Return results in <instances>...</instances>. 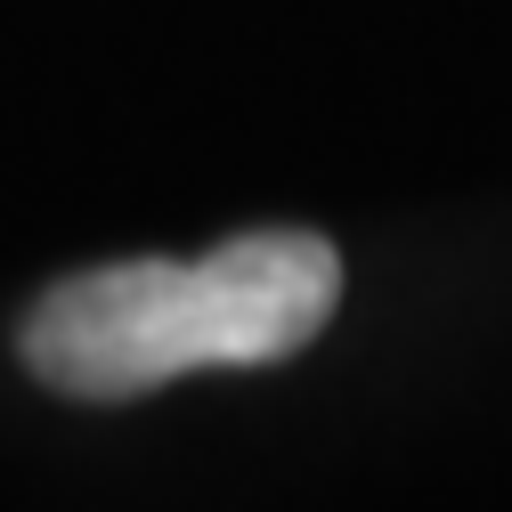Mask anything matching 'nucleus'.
<instances>
[{
	"label": "nucleus",
	"mask_w": 512,
	"mask_h": 512,
	"mask_svg": "<svg viewBox=\"0 0 512 512\" xmlns=\"http://www.w3.org/2000/svg\"><path fill=\"white\" fill-rule=\"evenodd\" d=\"M326 236L269 228L204 261H114L66 277L25 317V366L66 399H139L204 366H277L334 317Z\"/></svg>",
	"instance_id": "obj_1"
}]
</instances>
